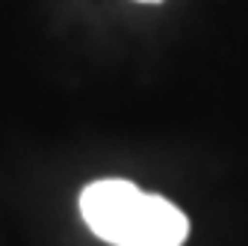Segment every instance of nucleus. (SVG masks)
I'll list each match as a JSON object with an SVG mask.
<instances>
[{
    "label": "nucleus",
    "mask_w": 248,
    "mask_h": 246,
    "mask_svg": "<svg viewBox=\"0 0 248 246\" xmlns=\"http://www.w3.org/2000/svg\"><path fill=\"white\" fill-rule=\"evenodd\" d=\"M80 213L86 226L112 246H183L189 237V220L177 205L121 178L83 187Z\"/></svg>",
    "instance_id": "obj_1"
},
{
    "label": "nucleus",
    "mask_w": 248,
    "mask_h": 246,
    "mask_svg": "<svg viewBox=\"0 0 248 246\" xmlns=\"http://www.w3.org/2000/svg\"><path fill=\"white\" fill-rule=\"evenodd\" d=\"M139 3H157V0H139Z\"/></svg>",
    "instance_id": "obj_2"
}]
</instances>
